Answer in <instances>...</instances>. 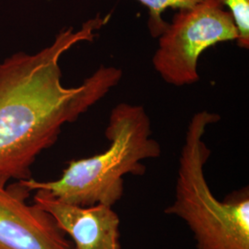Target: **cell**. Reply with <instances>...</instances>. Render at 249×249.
Segmentation results:
<instances>
[{
	"label": "cell",
	"instance_id": "6da1fadb",
	"mask_svg": "<svg viewBox=\"0 0 249 249\" xmlns=\"http://www.w3.org/2000/svg\"><path fill=\"white\" fill-rule=\"evenodd\" d=\"M107 21L98 16L77 31L64 29L42 50L0 61V178H32L33 164L56 142L63 125L75 122L120 82V69L101 66L76 87L62 83L63 54L93 41Z\"/></svg>",
	"mask_w": 249,
	"mask_h": 249
},
{
	"label": "cell",
	"instance_id": "7a4b0ae2",
	"mask_svg": "<svg viewBox=\"0 0 249 249\" xmlns=\"http://www.w3.org/2000/svg\"><path fill=\"white\" fill-rule=\"evenodd\" d=\"M106 136L110 142L107 150L69 161L60 178L18 182L31 192L45 190L67 203L113 207L124 194V176L144 175L143 160L158 158L161 150L152 138L151 120L142 106L121 103L114 107Z\"/></svg>",
	"mask_w": 249,
	"mask_h": 249
},
{
	"label": "cell",
	"instance_id": "3957f363",
	"mask_svg": "<svg viewBox=\"0 0 249 249\" xmlns=\"http://www.w3.org/2000/svg\"><path fill=\"white\" fill-rule=\"evenodd\" d=\"M220 119L218 114L208 111L191 118L179 157L175 199L164 213L187 224L196 249H249V187L219 200L205 177V164L211 155L205 132Z\"/></svg>",
	"mask_w": 249,
	"mask_h": 249
},
{
	"label": "cell",
	"instance_id": "277c9868",
	"mask_svg": "<svg viewBox=\"0 0 249 249\" xmlns=\"http://www.w3.org/2000/svg\"><path fill=\"white\" fill-rule=\"evenodd\" d=\"M238 37L233 17L221 0H205L191 8L178 9L159 36L152 65L170 85H191L199 80L197 63L205 50L220 43L237 41Z\"/></svg>",
	"mask_w": 249,
	"mask_h": 249
},
{
	"label": "cell",
	"instance_id": "5b68a950",
	"mask_svg": "<svg viewBox=\"0 0 249 249\" xmlns=\"http://www.w3.org/2000/svg\"><path fill=\"white\" fill-rule=\"evenodd\" d=\"M0 178V249H72L53 217L27 203L31 191Z\"/></svg>",
	"mask_w": 249,
	"mask_h": 249
},
{
	"label": "cell",
	"instance_id": "8992f818",
	"mask_svg": "<svg viewBox=\"0 0 249 249\" xmlns=\"http://www.w3.org/2000/svg\"><path fill=\"white\" fill-rule=\"evenodd\" d=\"M34 203L50 214L73 241L72 249H122L120 218L112 206L64 202L38 189Z\"/></svg>",
	"mask_w": 249,
	"mask_h": 249
},
{
	"label": "cell",
	"instance_id": "52a82bcc",
	"mask_svg": "<svg viewBox=\"0 0 249 249\" xmlns=\"http://www.w3.org/2000/svg\"><path fill=\"white\" fill-rule=\"evenodd\" d=\"M149 9L148 27L151 36L159 37L167 26L162 19V13L168 9H187L205 0H139Z\"/></svg>",
	"mask_w": 249,
	"mask_h": 249
},
{
	"label": "cell",
	"instance_id": "ba28073f",
	"mask_svg": "<svg viewBox=\"0 0 249 249\" xmlns=\"http://www.w3.org/2000/svg\"><path fill=\"white\" fill-rule=\"evenodd\" d=\"M235 21L239 37L236 41L241 48H249V0H221Z\"/></svg>",
	"mask_w": 249,
	"mask_h": 249
}]
</instances>
